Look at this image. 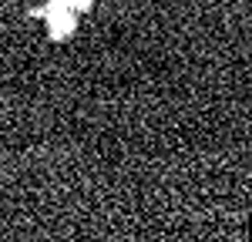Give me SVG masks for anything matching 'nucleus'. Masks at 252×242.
Here are the masks:
<instances>
[{
	"label": "nucleus",
	"instance_id": "1",
	"mask_svg": "<svg viewBox=\"0 0 252 242\" xmlns=\"http://www.w3.org/2000/svg\"><path fill=\"white\" fill-rule=\"evenodd\" d=\"M91 7V0H44L37 10V17H44L51 37H67L74 27H78V17Z\"/></svg>",
	"mask_w": 252,
	"mask_h": 242
}]
</instances>
